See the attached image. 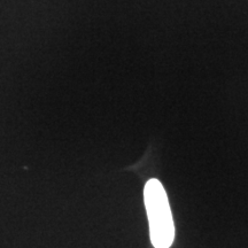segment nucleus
I'll use <instances>...</instances> for the list:
<instances>
[{"instance_id":"1","label":"nucleus","mask_w":248,"mask_h":248,"mask_svg":"<svg viewBox=\"0 0 248 248\" xmlns=\"http://www.w3.org/2000/svg\"><path fill=\"white\" fill-rule=\"evenodd\" d=\"M144 200L152 244L155 248H169L175 239V224L166 190L157 179L152 178L146 183Z\"/></svg>"}]
</instances>
